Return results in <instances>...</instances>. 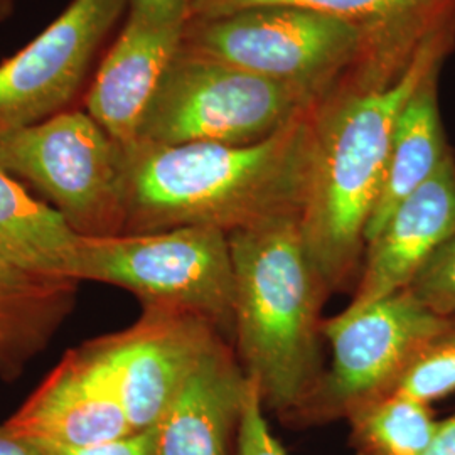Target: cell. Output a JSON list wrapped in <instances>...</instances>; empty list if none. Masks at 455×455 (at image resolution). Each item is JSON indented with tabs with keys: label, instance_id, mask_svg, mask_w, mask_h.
Instances as JSON below:
<instances>
[{
	"label": "cell",
	"instance_id": "4fadbf2b",
	"mask_svg": "<svg viewBox=\"0 0 455 455\" xmlns=\"http://www.w3.org/2000/svg\"><path fill=\"white\" fill-rule=\"evenodd\" d=\"M5 425L20 437L65 447H90L135 432L112 379L83 346L66 353Z\"/></svg>",
	"mask_w": 455,
	"mask_h": 455
},
{
	"label": "cell",
	"instance_id": "d6986e66",
	"mask_svg": "<svg viewBox=\"0 0 455 455\" xmlns=\"http://www.w3.org/2000/svg\"><path fill=\"white\" fill-rule=\"evenodd\" d=\"M346 420L355 455H423L440 423L428 403L398 391L361 405Z\"/></svg>",
	"mask_w": 455,
	"mask_h": 455
},
{
	"label": "cell",
	"instance_id": "603a6c76",
	"mask_svg": "<svg viewBox=\"0 0 455 455\" xmlns=\"http://www.w3.org/2000/svg\"><path fill=\"white\" fill-rule=\"evenodd\" d=\"M37 445L48 455H154V427L90 447H65L54 443Z\"/></svg>",
	"mask_w": 455,
	"mask_h": 455
},
{
	"label": "cell",
	"instance_id": "52a82bcc",
	"mask_svg": "<svg viewBox=\"0 0 455 455\" xmlns=\"http://www.w3.org/2000/svg\"><path fill=\"white\" fill-rule=\"evenodd\" d=\"M0 167L46 196L84 238L124 233V147L86 110L2 135Z\"/></svg>",
	"mask_w": 455,
	"mask_h": 455
},
{
	"label": "cell",
	"instance_id": "9a60e30c",
	"mask_svg": "<svg viewBox=\"0 0 455 455\" xmlns=\"http://www.w3.org/2000/svg\"><path fill=\"white\" fill-rule=\"evenodd\" d=\"M263 5L299 7L358 26L388 78L400 76L430 37L455 24V0H191L193 19Z\"/></svg>",
	"mask_w": 455,
	"mask_h": 455
},
{
	"label": "cell",
	"instance_id": "ba28073f",
	"mask_svg": "<svg viewBox=\"0 0 455 455\" xmlns=\"http://www.w3.org/2000/svg\"><path fill=\"white\" fill-rule=\"evenodd\" d=\"M454 325L455 319L428 309L410 289L327 319L323 334L332 349L331 366L287 423L309 427L347 419L396 390L415 358Z\"/></svg>",
	"mask_w": 455,
	"mask_h": 455
},
{
	"label": "cell",
	"instance_id": "7a4b0ae2",
	"mask_svg": "<svg viewBox=\"0 0 455 455\" xmlns=\"http://www.w3.org/2000/svg\"><path fill=\"white\" fill-rule=\"evenodd\" d=\"M454 41L455 24L430 37L400 76L363 75L358 88L315 108L309 195L299 225L331 292L358 282L396 118Z\"/></svg>",
	"mask_w": 455,
	"mask_h": 455
},
{
	"label": "cell",
	"instance_id": "8fae6325",
	"mask_svg": "<svg viewBox=\"0 0 455 455\" xmlns=\"http://www.w3.org/2000/svg\"><path fill=\"white\" fill-rule=\"evenodd\" d=\"M191 22V0H129L124 26L84 97L86 112L120 146L137 142L147 110L184 48Z\"/></svg>",
	"mask_w": 455,
	"mask_h": 455
},
{
	"label": "cell",
	"instance_id": "3957f363",
	"mask_svg": "<svg viewBox=\"0 0 455 455\" xmlns=\"http://www.w3.org/2000/svg\"><path fill=\"white\" fill-rule=\"evenodd\" d=\"M233 282V349L263 408L292 417L324 373L321 310L329 287L310 259L299 220L228 235Z\"/></svg>",
	"mask_w": 455,
	"mask_h": 455
},
{
	"label": "cell",
	"instance_id": "44dd1931",
	"mask_svg": "<svg viewBox=\"0 0 455 455\" xmlns=\"http://www.w3.org/2000/svg\"><path fill=\"white\" fill-rule=\"evenodd\" d=\"M408 289L428 309L455 319V235L423 265Z\"/></svg>",
	"mask_w": 455,
	"mask_h": 455
},
{
	"label": "cell",
	"instance_id": "cb8c5ba5",
	"mask_svg": "<svg viewBox=\"0 0 455 455\" xmlns=\"http://www.w3.org/2000/svg\"><path fill=\"white\" fill-rule=\"evenodd\" d=\"M0 455H48L36 442L17 435L5 423L0 425Z\"/></svg>",
	"mask_w": 455,
	"mask_h": 455
},
{
	"label": "cell",
	"instance_id": "5bb4252c",
	"mask_svg": "<svg viewBox=\"0 0 455 455\" xmlns=\"http://www.w3.org/2000/svg\"><path fill=\"white\" fill-rule=\"evenodd\" d=\"M244 393L240 361L221 339L154 425V455H235Z\"/></svg>",
	"mask_w": 455,
	"mask_h": 455
},
{
	"label": "cell",
	"instance_id": "d4e9b609",
	"mask_svg": "<svg viewBox=\"0 0 455 455\" xmlns=\"http://www.w3.org/2000/svg\"><path fill=\"white\" fill-rule=\"evenodd\" d=\"M423 455H455V413L439 423L437 434Z\"/></svg>",
	"mask_w": 455,
	"mask_h": 455
},
{
	"label": "cell",
	"instance_id": "6da1fadb",
	"mask_svg": "<svg viewBox=\"0 0 455 455\" xmlns=\"http://www.w3.org/2000/svg\"><path fill=\"white\" fill-rule=\"evenodd\" d=\"M317 105L248 146L124 147V233L212 228L231 235L282 220L300 221Z\"/></svg>",
	"mask_w": 455,
	"mask_h": 455
},
{
	"label": "cell",
	"instance_id": "e0dca14e",
	"mask_svg": "<svg viewBox=\"0 0 455 455\" xmlns=\"http://www.w3.org/2000/svg\"><path fill=\"white\" fill-rule=\"evenodd\" d=\"M439 71L423 80L396 118L381 191L364 231L366 244L388 221L396 206L430 180L451 154L440 116Z\"/></svg>",
	"mask_w": 455,
	"mask_h": 455
},
{
	"label": "cell",
	"instance_id": "ac0fdd59",
	"mask_svg": "<svg viewBox=\"0 0 455 455\" xmlns=\"http://www.w3.org/2000/svg\"><path fill=\"white\" fill-rule=\"evenodd\" d=\"M83 236L0 167V257L24 270L76 278ZM78 280V278H76Z\"/></svg>",
	"mask_w": 455,
	"mask_h": 455
},
{
	"label": "cell",
	"instance_id": "8992f818",
	"mask_svg": "<svg viewBox=\"0 0 455 455\" xmlns=\"http://www.w3.org/2000/svg\"><path fill=\"white\" fill-rule=\"evenodd\" d=\"M321 97L180 51L147 110L137 142L248 146L268 139Z\"/></svg>",
	"mask_w": 455,
	"mask_h": 455
},
{
	"label": "cell",
	"instance_id": "7c38bea8",
	"mask_svg": "<svg viewBox=\"0 0 455 455\" xmlns=\"http://www.w3.org/2000/svg\"><path fill=\"white\" fill-rule=\"evenodd\" d=\"M454 235L455 157L451 152L366 244L356 289L342 312H358L408 289L423 265Z\"/></svg>",
	"mask_w": 455,
	"mask_h": 455
},
{
	"label": "cell",
	"instance_id": "7402d4cb",
	"mask_svg": "<svg viewBox=\"0 0 455 455\" xmlns=\"http://www.w3.org/2000/svg\"><path fill=\"white\" fill-rule=\"evenodd\" d=\"M263 410L265 408L255 383L246 378L243 413L235 455H285L283 447L270 432Z\"/></svg>",
	"mask_w": 455,
	"mask_h": 455
},
{
	"label": "cell",
	"instance_id": "5b68a950",
	"mask_svg": "<svg viewBox=\"0 0 455 455\" xmlns=\"http://www.w3.org/2000/svg\"><path fill=\"white\" fill-rule=\"evenodd\" d=\"M182 51L306 88L317 97L353 66L385 76L368 36L358 26L287 5L193 19Z\"/></svg>",
	"mask_w": 455,
	"mask_h": 455
},
{
	"label": "cell",
	"instance_id": "277c9868",
	"mask_svg": "<svg viewBox=\"0 0 455 455\" xmlns=\"http://www.w3.org/2000/svg\"><path fill=\"white\" fill-rule=\"evenodd\" d=\"M76 278L125 289L144 307L195 314L233 346V263L228 235L220 229L83 236Z\"/></svg>",
	"mask_w": 455,
	"mask_h": 455
},
{
	"label": "cell",
	"instance_id": "484cf974",
	"mask_svg": "<svg viewBox=\"0 0 455 455\" xmlns=\"http://www.w3.org/2000/svg\"><path fill=\"white\" fill-rule=\"evenodd\" d=\"M12 5H14V0H0V20L11 14Z\"/></svg>",
	"mask_w": 455,
	"mask_h": 455
},
{
	"label": "cell",
	"instance_id": "9c48e42d",
	"mask_svg": "<svg viewBox=\"0 0 455 455\" xmlns=\"http://www.w3.org/2000/svg\"><path fill=\"white\" fill-rule=\"evenodd\" d=\"M127 5L129 0H73L0 65V137L69 108Z\"/></svg>",
	"mask_w": 455,
	"mask_h": 455
},
{
	"label": "cell",
	"instance_id": "30bf717a",
	"mask_svg": "<svg viewBox=\"0 0 455 455\" xmlns=\"http://www.w3.org/2000/svg\"><path fill=\"white\" fill-rule=\"evenodd\" d=\"M221 339L214 325L195 314L144 307L135 324L83 347L108 374L132 428L140 432L161 420L201 359Z\"/></svg>",
	"mask_w": 455,
	"mask_h": 455
},
{
	"label": "cell",
	"instance_id": "2e32d148",
	"mask_svg": "<svg viewBox=\"0 0 455 455\" xmlns=\"http://www.w3.org/2000/svg\"><path fill=\"white\" fill-rule=\"evenodd\" d=\"M80 280L24 270L0 257V379L17 381L76 306Z\"/></svg>",
	"mask_w": 455,
	"mask_h": 455
},
{
	"label": "cell",
	"instance_id": "ffe728a7",
	"mask_svg": "<svg viewBox=\"0 0 455 455\" xmlns=\"http://www.w3.org/2000/svg\"><path fill=\"white\" fill-rule=\"evenodd\" d=\"M395 391L428 405L454 393L455 325L423 349L408 366Z\"/></svg>",
	"mask_w": 455,
	"mask_h": 455
}]
</instances>
